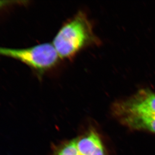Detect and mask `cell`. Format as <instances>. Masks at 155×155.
<instances>
[{"label":"cell","mask_w":155,"mask_h":155,"mask_svg":"<svg viewBox=\"0 0 155 155\" xmlns=\"http://www.w3.org/2000/svg\"><path fill=\"white\" fill-rule=\"evenodd\" d=\"M97 39L85 14L79 12L59 30L53 41L60 58H68Z\"/></svg>","instance_id":"1"},{"label":"cell","mask_w":155,"mask_h":155,"mask_svg":"<svg viewBox=\"0 0 155 155\" xmlns=\"http://www.w3.org/2000/svg\"><path fill=\"white\" fill-rule=\"evenodd\" d=\"M0 55L19 60L40 73L53 68L60 58L54 46L50 43L24 49L0 47Z\"/></svg>","instance_id":"2"},{"label":"cell","mask_w":155,"mask_h":155,"mask_svg":"<svg viewBox=\"0 0 155 155\" xmlns=\"http://www.w3.org/2000/svg\"><path fill=\"white\" fill-rule=\"evenodd\" d=\"M112 110L115 117L123 114L155 117V93L149 89H140L126 100L115 103Z\"/></svg>","instance_id":"3"},{"label":"cell","mask_w":155,"mask_h":155,"mask_svg":"<svg viewBox=\"0 0 155 155\" xmlns=\"http://www.w3.org/2000/svg\"><path fill=\"white\" fill-rule=\"evenodd\" d=\"M75 140L81 155H107L101 136L94 129H89Z\"/></svg>","instance_id":"4"},{"label":"cell","mask_w":155,"mask_h":155,"mask_svg":"<svg viewBox=\"0 0 155 155\" xmlns=\"http://www.w3.org/2000/svg\"><path fill=\"white\" fill-rule=\"evenodd\" d=\"M115 117L122 124L131 130H146L155 134V117L123 114Z\"/></svg>","instance_id":"5"},{"label":"cell","mask_w":155,"mask_h":155,"mask_svg":"<svg viewBox=\"0 0 155 155\" xmlns=\"http://www.w3.org/2000/svg\"><path fill=\"white\" fill-rule=\"evenodd\" d=\"M51 155H81L77 148L75 139L67 140L54 147Z\"/></svg>","instance_id":"6"},{"label":"cell","mask_w":155,"mask_h":155,"mask_svg":"<svg viewBox=\"0 0 155 155\" xmlns=\"http://www.w3.org/2000/svg\"><path fill=\"white\" fill-rule=\"evenodd\" d=\"M13 2L12 1H0V9L4 7L5 6L8 5L10 3Z\"/></svg>","instance_id":"7"}]
</instances>
